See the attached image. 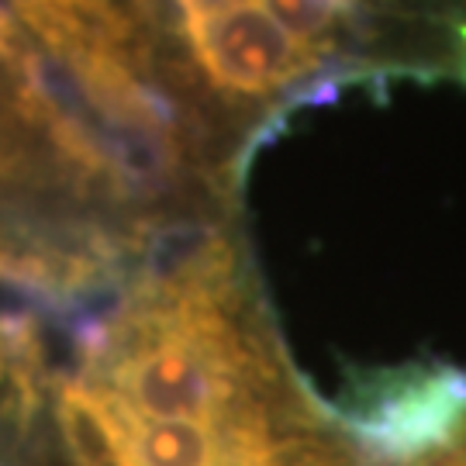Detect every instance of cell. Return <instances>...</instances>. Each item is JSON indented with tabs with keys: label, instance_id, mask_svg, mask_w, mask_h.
I'll return each mask as SVG.
<instances>
[{
	"label": "cell",
	"instance_id": "3",
	"mask_svg": "<svg viewBox=\"0 0 466 466\" xmlns=\"http://www.w3.org/2000/svg\"><path fill=\"white\" fill-rule=\"evenodd\" d=\"M404 466H466V425L450 446H442V450H435L429 456L415 460V463H404Z\"/></svg>",
	"mask_w": 466,
	"mask_h": 466
},
{
	"label": "cell",
	"instance_id": "1",
	"mask_svg": "<svg viewBox=\"0 0 466 466\" xmlns=\"http://www.w3.org/2000/svg\"><path fill=\"white\" fill-rule=\"evenodd\" d=\"M56 411L76 466H370L287 373L218 232L90 335Z\"/></svg>",
	"mask_w": 466,
	"mask_h": 466
},
{
	"label": "cell",
	"instance_id": "2",
	"mask_svg": "<svg viewBox=\"0 0 466 466\" xmlns=\"http://www.w3.org/2000/svg\"><path fill=\"white\" fill-rule=\"evenodd\" d=\"M169 11L177 28L249 21L308 100L370 76L466 80V0H169Z\"/></svg>",
	"mask_w": 466,
	"mask_h": 466
},
{
	"label": "cell",
	"instance_id": "4",
	"mask_svg": "<svg viewBox=\"0 0 466 466\" xmlns=\"http://www.w3.org/2000/svg\"><path fill=\"white\" fill-rule=\"evenodd\" d=\"M4 28H7V17H4V11H0V32H4Z\"/></svg>",
	"mask_w": 466,
	"mask_h": 466
}]
</instances>
